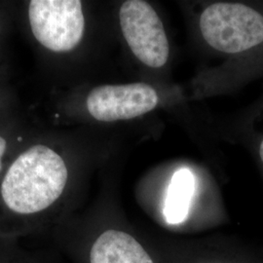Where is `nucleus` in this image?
<instances>
[{"mask_svg":"<svg viewBox=\"0 0 263 263\" xmlns=\"http://www.w3.org/2000/svg\"><path fill=\"white\" fill-rule=\"evenodd\" d=\"M67 181L65 160L46 145L36 144L7 170L0 184V198L15 216H38L60 200Z\"/></svg>","mask_w":263,"mask_h":263,"instance_id":"nucleus-1","label":"nucleus"},{"mask_svg":"<svg viewBox=\"0 0 263 263\" xmlns=\"http://www.w3.org/2000/svg\"><path fill=\"white\" fill-rule=\"evenodd\" d=\"M200 30L208 44L221 53L259 52L263 48V11L245 3H215L201 14Z\"/></svg>","mask_w":263,"mask_h":263,"instance_id":"nucleus-2","label":"nucleus"},{"mask_svg":"<svg viewBox=\"0 0 263 263\" xmlns=\"http://www.w3.org/2000/svg\"><path fill=\"white\" fill-rule=\"evenodd\" d=\"M28 17L34 37L50 51H71L83 37L85 18L81 1L32 0Z\"/></svg>","mask_w":263,"mask_h":263,"instance_id":"nucleus-3","label":"nucleus"},{"mask_svg":"<svg viewBox=\"0 0 263 263\" xmlns=\"http://www.w3.org/2000/svg\"><path fill=\"white\" fill-rule=\"evenodd\" d=\"M119 21L126 42L142 64L155 68L166 65L169 40L157 12L148 2L125 1L119 10Z\"/></svg>","mask_w":263,"mask_h":263,"instance_id":"nucleus-4","label":"nucleus"},{"mask_svg":"<svg viewBox=\"0 0 263 263\" xmlns=\"http://www.w3.org/2000/svg\"><path fill=\"white\" fill-rule=\"evenodd\" d=\"M158 103L155 89L145 83L98 86L86 100L91 116L102 122L137 118L152 111Z\"/></svg>","mask_w":263,"mask_h":263,"instance_id":"nucleus-5","label":"nucleus"},{"mask_svg":"<svg viewBox=\"0 0 263 263\" xmlns=\"http://www.w3.org/2000/svg\"><path fill=\"white\" fill-rule=\"evenodd\" d=\"M83 263H155L140 241L119 228H106L88 238Z\"/></svg>","mask_w":263,"mask_h":263,"instance_id":"nucleus-6","label":"nucleus"},{"mask_svg":"<svg viewBox=\"0 0 263 263\" xmlns=\"http://www.w3.org/2000/svg\"><path fill=\"white\" fill-rule=\"evenodd\" d=\"M195 192V178L187 168L178 170L170 181L164 205V217L168 224L178 226L187 218Z\"/></svg>","mask_w":263,"mask_h":263,"instance_id":"nucleus-7","label":"nucleus"},{"mask_svg":"<svg viewBox=\"0 0 263 263\" xmlns=\"http://www.w3.org/2000/svg\"><path fill=\"white\" fill-rule=\"evenodd\" d=\"M8 242V239H0V263H48Z\"/></svg>","mask_w":263,"mask_h":263,"instance_id":"nucleus-8","label":"nucleus"},{"mask_svg":"<svg viewBox=\"0 0 263 263\" xmlns=\"http://www.w3.org/2000/svg\"><path fill=\"white\" fill-rule=\"evenodd\" d=\"M255 151L257 154V158L263 168V133L260 135H257V139L255 142Z\"/></svg>","mask_w":263,"mask_h":263,"instance_id":"nucleus-9","label":"nucleus"},{"mask_svg":"<svg viewBox=\"0 0 263 263\" xmlns=\"http://www.w3.org/2000/svg\"><path fill=\"white\" fill-rule=\"evenodd\" d=\"M6 147H7V142L5 141V139L0 137V172L2 170V158L6 151Z\"/></svg>","mask_w":263,"mask_h":263,"instance_id":"nucleus-10","label":"nucleus"},{"mask_svg":"<svg viewBox=\"0 0 263 263\" xmlns=\"http://www.w3.org/2000/svg\"><path fill=\"white\" fill-rule=\"evenodd\" d=\"M238 263H257V261H255L254 258H252V257L244 256V258L241 259V260H239Z\"/></svg>","mask_w":263,"mask_h":263,"instance_id":"nucleus-11","label":"nucleus"}]
</instances>
